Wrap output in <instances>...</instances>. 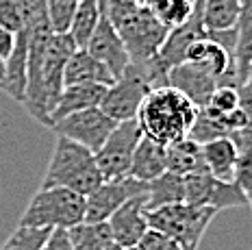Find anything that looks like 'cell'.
Returning <instances> with one entry per match:
<instances>
[{
  "label": "cell",
  "mask_w": 252,
  "mask_h": 250,
  "mask_svg": "<svg viewBox=\"0 0 252 250\" xmlns=\"http://www.w3.org/2000/svg\"><path fill=\"white\" fill-rule=\"evenodd\" d=\"M41 250H74L70 233H67L65 228H52Z\"/></svg>",
  "instance_id": "cell-33"
},
{
  "label": "cell",
  "mask_w": 252,
  "mask_h": 250,
  "mask_svg": "<svg viewBox=\"0 0 252 250\" xmlns=\"http://www.w3.org/2000/svg\"><path fill=\"white\" fill-rule=\"evenodd\" d=\"M52 228H37V226H18L9 235L0 250H41L48 239Z\"/></svg>",
  "instance_id": "cell-26"
},
{
  "label": "cell",
  "mask_w": 252,
  "mask_h": 250,
  "mask_svg": "<svg viewBox=\"0 0 252 250\" xmlns=\"http://www.w3.org/2000/svg\"><path fill=\"white\" fill-rule=\"evenodd\" d=\"M237 92H239V109L248 120V126H252V87L241 85L237 87Z\"/></svg>",
  "instance_id": "cell-34"
},
{
  "label": "cell",
  "mask_w": 252,
  "mask_h": 250,
  "mask_svg": "<svg viewBox=\"0 0 252 250\" xmlns=\"http://www.w3.org/2000/svg\"><path fill=\"white\" fill-rule=\"evenodd\" d=\"M141 4H144L167 31L185 24L187 20L191 18L193 7H196V2H189V0H141Z\"/></svg>",
  "instance_id": "cell-25"
},
{
  "label": "cell",
  "mask_w": 252,
  "mask_h": 250,
  "mask_svg": "<svg viewBox=\"0 0 252 250\" xmlns=\"http://www.w3.org/2000/svg\"><path fill=\"white\" fill-rule=\"evenodd\" d=\"M167 172H174V174L183 176V179L209 172L207 163H204L202 144L193 142L189 137L172 142L167 146Z\"/></svg>",
  "instance_id": "cell-19"
},
{
  "label": "cell",
  "mask_w": 252,
  "mask_h": 250,
  "mask_svg": "<svg viewBox=\"0 0 252 250\" xmlns=\"http://www.w3.org/2000/svg\"><path fill=\"white\" fill-rule=\"evenodd\" d=\"M233 142L237 146V183L241 187L250 185L252 183V126H246L241 131H235L233 135Z\"/></svg>",
  "instance_id": "cell-28"
},
{
  "label": "cell",
  "mask_w": 252,
  "mask_h": 250,
  "mask_svg": "<svg viewBox=\"0 0 252 250\" xmlns=\"http://www.w3.org/2000/svg\"><path fill=\"white\" fill-rule=\"evenodd\" d=\"M76 50V44L70 33H52L48 44H46L44 57H41V74H39V90L37 96L24 105V109L31 113L39 124L50 128V116L55 111L59 96L63 92V74L65 65L70 61L72 53Z\"/></svg>",
  "instance_id": "cell-3"
},
{
  "label": "cell",
  "mask_w": 252,
  "mask_h": 250,
  "mask_svg": "<svg viewBox=\"0 0 252 250\" xmlns=\"http://www.w3.org/2000/svg\"><path fill=\"white\" fill-rule=\"evenodd\" d=\"M187 137L193 139V142H198V144H209V142L220 139V137H230V133L218 122V118L207 111V109H198L196 122H193V126H191V131H189Z\"/></svg>",
  "instance_id": "cell-29"
},
{
  "label": "cell",
  "mask_w": 252,
  "mask_h": 250,
  "mask_svg": "<svg viewBox=\"0 0 252 250\" xmlns=\"http://www.w3.org/2000/svg\"><path fill=\"white\" fill-rule=\"evenodd\" d=\"M74 250H104L113 246V235L109 222H81L67 228Z\"/></svg>",
  "instance_id": "cell-22"
},
{
  "label": "cell",
  "mask_w": 252,
  "mask_h": 250,
  "mask_svg": "<svg viewBox=\"0 0 252 250\" xmlns=\"http://www.w3.org/2000/svg\"><path fill=\"white\" fill-rule=\"evenodd\" d=\"M209 111L218 113V116H226V113L239 109V92L237 87H228V85H220L218 90L213 92L209 105L204 107Z\"/></svg>",
  "instance_id": "cell-30"
},
{
  "label": "cell",
  "mask_w": 252,
  "mask_h": 250,
  "mask_svg": "<svg viewBox=\"0 0 252 250\" xmlns=\"http://www.w3.org/2000/svg\"><path fill=\"white\" fill-rule=\"evenodd\" d=\"M185 202L193 207H211L215 211L233 209V207H246L248 198L237 181L226 183L218 181L209 172L185 176Z\"/></svg>",
  "instance_id": "cell-8"
},
{
  "label": "cell",
  "mask_w": 252,
  "mask_h": 250,
  "mask_svg": "<svg viewBox=\"0 0 252 250\" xmlns=\"http://www.w3.org/2000/svg\"><path fill=\"white\" fill-rule=\"evenodd\" d=\"M122 250H141L139 246H133V248H122Z\"/></svg>",
  "instance_id": "cell-38"
},
{
  "label": "cell",
  "mask_w": 252,
  "mask_h": 250,
  "mask_svg": "<svg viewBox=\"0 0 252 250\" xmlns=\"http://www.w3.org/2000/svg\"><path fill=\"white\" fill-rule=\"evenodd\" d=\"M102 181L92 150L67 137H57L41 187H67L81 196H89L102 185Z\"/></svg>",
  "instance_id": "cell-2"
},
{
  "label": "cell",
  "mask_w": 252,
  "mask_h": 250,
  "mask_svg": "<svg viewBox=\"0 0 252 250\" xmlns=\"http://www.w3.org/2000/svg\"><path fill=\"white\" fill-rule=\"evenodd\" d=\"M81 83H98V85H113L115 76L109 67L100 63L87 48H76L65 65L63 85H81Z\"/></svg>",
  "instance_id": "cell-16"
},
{
  "label": "cell",
  "mask_w": 252,
  "mask_h": 250,
  "mask_svg": "<svg viewBox=\"0 0 252 250\" xmlns=\"http://www.w3.org/2000/svg\"><path fill=\"white\" fill-rule=\"evenodd\" d=\"M244 191H246V198H248V205L252 207V183H250V185H246V187H244Z\"/></svg>",
  "instance_id": "cell-35"
},
{
  "label": "cell",
  "mask_w": 252,
  "mask_h": 250,
  "mask_svg": "<svg viewBox=\"0 0 252 250\" xmlns=\"http://www.w3.org/2000/svg\"><path fill=\"white\" fill-rule=\"evenodd\" d=\"M189 2H196V0H189Z\"/></svg>",
  "instance_id": "cell-39"
},
{
  "label": "cell",
  "mask_w": 252,
  "mask_h": 250,
  "mask_svg": "<svg viewBox=\"0 0 252 250\" xmlns=\"http://www.w3.org/2000/svg\"><path fill=\"white\" fill-rule=\"evenodd\" d=\"M107 222H109V228H111L113 242L120 248L139 246L141 237L150 228L148 218H146V194L126 200Z\"/></svg>",
  "instance_id": "cell-12"
},
{
  "label": "cell",
  "mask_w": 252,
  "mask_h": 250,
  "mask_svg": "<svg viewBox=\"0 0 252 250\" xmlns=\"http://www.w3.org/2000/svg\"><path fill=\"white\" fill-rule=\"evenodd\" d=\"M115 126H118V122H113L100 107H92L59 120L50 128L57 133V137H67L72 142L89 148L92 153H96L107 142V137L111 135Z\"/></svg>",
  "instance_id": "cell-9"
},
{
  "label": "cell",
  "mask_w": 252,
  "mask_h": 250,
  "mask_svg": "<svg viewBox=\"0 0 252 250\" xmlns=\"http://www.w3.org/2000/svg\"><path fill=\"white\" fill-rule=\"evenodd\" d=\"M244 85H250L252 87V63L248 67V74H246V83H244Z\"/></svg>",
  "instance_id": "cell-36"
},
{
  "label": "cell",
  "mask_w": 252,
  "mask_h": 250,
  "mask_svg": "<svg viewBox=\"0 0 252 250\" xmlns=\"http://www.w3.org/2000/svg\"><path fill=\"white\" fill-rule=\"evenodd\" d=\"M104 250H122V248H120L118 244H113V246H109V248H104Z\"/></svg>",
  "instance_id": "cell-37"
},
{
  "label": "cell",
  "mask_w": 252,
  "mask_h": 250,
  "mask_svg": "<svg viewBox=\"0 0 252 250\" xmlns=\"http://www.w3.org/2000/svg\"><path fill=\"white\" fill-rule=\"evenodd\" d=\"M167 85L174 87L178 92H183L198 109L207 107L209 100H211V96H213V92L218 90V81H215L213 76L204 74V72H200L198 67L185 63V61L170 70Z\"/></svg>",
  "instance_id": "cell-14"
},
{
  "label": "cell",
  "mask_w": 252,
  "mask_h": 250,
  "mask_svg": "<svg viewBox=\"0 0 252 250\" xmlns=\"http://www.w3.org/2000/svg\"><path fill=\"white\" fill-rule=\"evenodd\" d=\"M165 172H167V146L141 135L133 155V163H130V176L141 181V183H150V181L159 179Z\"/></svg>",
  "instance_id": "cell-17"
},
{
  "label": "cell",
  "mask_w": 252,
  "mask_h": 250,
  "mask_svg": "<svg viewBox=\"0 0 252 250\" xmlns=\"http://www.w3.org/2000/svg\"><path fill=\"white\" fill-rule=\"evenodd\" d=\"M85 48L96 57L100 63H104L109 67V72H111L115 79L122 76L130 63V57L126 53L124 41L120 37L118 31H115V27L111 24V20L104 15V11H102L100 22H98V27L94 31L92 37H89Z\"/></svg>",
  "instance_id": "cell-11"
},
{
  "label": "cell",
  "mask_w": 252,
  "mask_h": 250,
  "mask_svg": "<svg viewBox=\"0 0 252 250\" xmlns=\"http://www.w3.org/2000/svg\"><path fill=\"white\" fill-rule=\"evenodd\" d=\"M215 216L218 211L211 207H193L187 202H176V205H165L159 209L146 211L150 228L176 239L185 250H198Z\"/></svg>",
  "instance_id": "cell-5"
},
{
  "label": "cell",
  "mask_w": 252,
  "mask_h": 250,
  "mask_svg": "<svg viewBox=\"0 0 252 250\" xmlns=\"http://www.w3.org/2000/svg\"><path fill=\"white\" fill-rule=\"evenodd\" d=\"M0 90H2V83H0Z\"/></svg>",
  "instance_id": "cell-40"
},
{
  "label": "cell",
  "mask_w": 252,
  "mask_h": 250,
  "mask_svg": "<svg viewBox=\"0 0 252 250\" xmlns=\"http://www.w3.org/2000/svg\"><path fill=\"white\" fill-rule=\"evenodd\" d=\"M241 0H202V22L207 33L237 27Z\"/></svg>",
  "instance_id": "cell-21"
},
{
  "label": "cell",
  "mask_w": 252,
  "mask_h": 250,
  "mask_svg": "<svg viewBox=\"0 0 252 250\" xmlns=\"http://www.w3.org/2000/svg\"><path fill=\"white\" fill-rule=\"evenodd\" d=\"M146 194V183L126 176L122 181H102L96 191L85 196V220L83 222H107L126 200Z\"/></svg>",
  "instance_id": "cell-10"
},
{
  "label": "cell",
  "mask_w": 252,
  "mask_h": 250,
  "mask_svg": "<svg viewBox=\"0 0 252 250\" xmlns=\"http://www.w3.org/2000/svg\"><path fill=\"white\" fill-rule=\"evenodd\" d=\"M152 90L155 87H152L144 67L139 63H128L124 74L118 76L113 85L107 87L100 109L118 124L137 120L139 109Z\"/></svg>",
  "instance_id": "cell-6"
},
{
  "label": "cell",
  "mask_w": 252,
  "mask_h": 250,
  "mask_svg": "<svg viewBox=\"0 0 252 250\" xmlns=\"http://www.w3.org/2000/svg\"><path fill=\"white\" fill-rule=\"evenodd\" d=\"M176 202H185V179L183 176L165 172L159 179L146 183V211L159 209L165 205H176Z\"/></svg>",
  "instance_id": "cell-20"
},
{
  "label": "cell",
  "mask_w": 252,
  "mask_h": 250,
  "mask_svg": "<svg viewBox=\"0 0 252 250\" xmlns=\"http://www.w3.org/2000/svg\"><path fill=\"white\" fill-rule=\"evenodd\" d=\"M141 135L144 133L137 120L120 122L107 137V142L94 153L104 181H122L130 176V163H133V155Z\"/></svg>",
  "instance_id": "cell-7"
},
{
  "label": "cell",
  "mask_w": 252,
  "mask_h": 250,
  "mask_svg": "<svg viewBox=\"0 0 252 250\" xmlns=\"http://www.w3.org/2000/svg\"><path fill=\"white\" fill-rule=\"evenodd\" d=\"M204 153V163H207L209 174L215 176L218 181H226L235 183L237 181V146L233 137H220L209 144H202Z\"/></svg>",
  "instance_id": "cell-18"
},
{
  "label": "cell",
  "mask_w": 252,
  "mask_h": 250,
  "mask_svg": "<svg viewBox=\"0 0 252 250\" xmlns=\"http://www.w3.org/2000/svg\"><path fill=\"white\" fill-rule=\"evenodd\" d=\"M202 37H207V31H204V22H202V0H196L191 18H189L185 24H181V27L172 29L170 33H167L163 46H161V50H159V57L172 70V67L181 65L183 61H185L189 46Z\"/></svg>",
  "instance_id": "cell-13"
},
{
  "label": "cell",
  "mask_w": 252,
  "mask_h": 250,
  "mask_svg": "<svg viewBox=\"0 0 252 250\" xmlns=\"http://www.w3.org/2000/svg\"><path fill=\"white\" fill-rule=\"evenodd\" d=\"M198 116V107L183 92L165 85L146 96L137 113V124L146 137L170 146L187 137Z\"/></svg>",
  "instance_id": "cell-1"
},
{
  "label": "cell",
  "mask_w": 252,
  "mask_h": 250,
  "mask_svg": "<svg viewBox=\"0 0 252 250\" xmlns=\"http://www.w3.org/2000/svg\"><path fill=\"white\" fill-rule=\"evenodd\" d=\"M139 248L141 250H185L176 239L167 237L163 233L155 231V228H148V233L141 237Z\"/></svg>",
  "instance_id": "cell-32"
},
{
  "label": "cell",
  "mask_w": 252,
  "mask_h": 250,
  "mask_svg": "<svg viewBox=\"0 0 252 250\" xmlns=\"http://www.w3.org/2000/svg\"><path fill=\"white\" fill-rule=\"evenodd\" d=\"M237 53H235V67L241 85L246 83V74L250 67V53H252V0H241L239 20H237Z\"/></svg>",
  "instance_id": "cell-23"
},
{
  "label": "cell",
  "mask_w": 252,
  "mask_h": 250,
  "mask_svg": "<svg viewBox=\"0 0 252 250\" xmlns=\"http://www.w3.org/2000/svg\"><path fill=\"white\" fill-rule=\"evenodd\" d=\"M0 27L18 35L24 31V15L18 0H0Z\"/></svg>",
  "instance_id": "cell-31"
},
{
  "label": "cell",
  "mask_w": 252,
  "mask_h": 250,
  "mask_svg": "<svg viewBox=\"0 0 252 250\" xmlns=\"http://www.w3.org/2000/svg\"><path fill=\"white\" fill-rule=\"evenodd\" d=\"M44 7L52 33H70L78 0H44Z\"/></svg>",
  "instance_id": "cell-27"
},
{
  "label": "cell",
  "mask_w": 252,
  "mask_h": 250,
  "mask_svg": "<svg viewBox=\"0 0 252 250\" xmlns=\"http://www.w3.org/2000/svg\"><path fill=\"white\" fill-rule=\"evenodd\" d=\"M107 85H98V83H81V85H67L63 87L59 102H57L55 111L50 116V126L59 120L72 116V113L85 111L92 107H100Z\"/></svg>",
  "instance_id": "cell-15"
},
{
  "label": "cell",
  "mask_w": 252,
  "mask_h": 250,
  "mask_svg": "<svg viewBox=\"0 0 252 250\" xmlns=\"http://www.w3.org/2000/svg\"><path fill=\"white\" fill-rule=\"evenodd\" d=\"M100 15H102L100 0H78V7L70 29V35L74 39L76 48H85L87 46L89 37L94 35L98 22H100Z\"/></svg>",
  "instance_id": "cell-24"
},
{
  "label": "cell",
  "mask_w": 252,
  "mask_h": 250,
  "mask_svg": "<svg viewBox=\"0 0 252 250\" xmlns=\"http://www.w3.org/2000/svg\"><path fill=\"white\" fill-rule=\"evenodd\" d=\"M85 220V196L67 187H41L31 198L20 226L72 228Z\"/></svg>",
  "instance_id": "cell-4"
}]
</instances>
